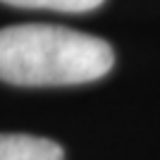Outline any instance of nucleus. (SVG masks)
Returning <instances> with one entry per match:
<instances>
[{
    "label": "nucleus",
    "mask_w": 160,
    "mask_h": 160,
    "mask_svg": "<svg viewBox=\"0 0 160 160\" xmlns=\"http://www.w3.org/2000/svg\"><path fill=\"white\" fill-rule=\"evenodd\" d=\"M5 5L17 7H43V10H58V12H88L103 2V0H0Z\"/></svg>",
    "instance_id": "3"
},
{
    "label": "nucleus",
    "mask_w": 160,
    "mask_h": 160,
    "mask_svg": "<svg viewBox=\"0 0 160 160\" xmlns=\"http://www.w3.org/2000/svg\"><path fill=\"white\" fill-rule=\"evenodd\" d=\"M0 160H65V151L43 136L0 134Z\"/></svg>",
    "instance_id": "2"
},
{
    "label": "nucleus",
    "mask_w": 160,
    "mask_h": 160,
    "mask_svg": "<svg viewBox=\"0 0 160 160\" xmlns=\"http://www.w3.org/2000/svg\"><path fill=\"white\" fill-rule=\"evenodd\" d=\"M110 43L55 24L0 29V79L14 86H72L112 69Z\"/></svg>",
    "instance_id": "1"
}]
</instances>
